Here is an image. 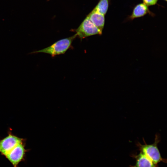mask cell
Masks as SVG:
<instances>
[{
  "label": "cell",
  "mask_w": 167,
  "mask_h": 167,
  "mask_svg": "<svg viewBox=\"0 0 167 167\" xmlns=\"http://www.w3.org/2000/svg\"><path fill=\"white\" fill-rule=\"evenodd\" d=\"M77 36L75 34L71 36L60 40L49 47L29 54L42 53L49 54L52 57L64 54L70 48L73 41Z\"/></svg>",
  "instance_id": "cell-1"
},
{
  "label": "cell",
  "mask_w": 167,
  "mask_h": 167,
  "mask_svg": "<svg viewBox=\"0 0 167 167\" xmlns=\"http://www.w3.org/2000/svg\"><path fill=\"white\" fill-rule=\"evenodd\" d=\"M143 141V144L139 143L137 144V146L140 152L144 154L156 164L158 165L160 162L166 163V159L162 157L158 147L160 140L157 135L156 136L155 141L153 143L147 144L144 140Z\"/></svg>",
  "instance_id": "cell-2"
},
{
  "label": "cell",
  "mask_w": 167,
  "mask_h": 167,
  "mask_svg": "<svg viewBox=\"0 0 167 167\" xmlns=\"http://www.w3.org/2000/svg\"><path fill=\"white\" fill-rule=\"evenodd\" d=\"M25 142L18 144L5 156L13 167H18L19 164L25 159L28 151L25 148Z\"/></svg>",
  "instance_id": "cell-3"
},
{
  "label": "cell",
  "mask_w": 167,
  "mask_h": 167,
  "mask_svg": "<svg viewBox=\"0 0 167 167\" xmlns=\"http://www.w3.org/2000/svg\"><path fill=\"white\" fill-rule=\"evenodd\" d=\"M26 140L13 134L11 130L8 131V135L0 139V153L5 156L19 143Z\"/></svg>",
  "instance_id": "cell-4"
},
{
  "label": "cell",
  "mask_w": 167,
  "mask_h": 167,
  "mask_svg": "<svg viewBox=\"0 0 167 167\" xmlns=\"http://www.w3.org/2000/svg\"><path fill=\"white\" fill-rule=\"evenodd\" d=\"M77 36L82 40L93 35L102 34V32L97 28L87 17L76 29Z\"/></svg>",
  "instance_id": "cell-5"
},
{
  "label": "cell",
  "mask_w": 167,
  "mask_h": 167,
  "mask_svg": "<svg viewBox=\"0 0 167 167\" xmlns=\"http://www.w3.org/2000/svg\"><path fill=\"white\" fill-rule=\"evenodd\" d=\"M135 160L134 165L130 167H158V165L154 163L144 154L140 152L138 154H132L131 156Z\"/></svg>",
  "instance_id": "cell-6"
},
{
  "label": "cell",
  "mask_w": 167,
  "mask_h": 167,
  "mask_svg": "<svg viewBox=\"0 0 167 167\" xmlns=\"http://www.w3.org/2000/svg\"><path fill=\"white\" fill-rule=\"evenodd\" d=\"M87 17L97 28L102 32L105 24V15L93 10Z\"/></svg>",
  "instance_id": "cell-7"
},
{
  "label": "cell",
  "mask_w": 167,
  "mask_h": 167,
  "mask_svg": "<svg viewBox=\"0 0 167 167\" xmlns=\"http://www.w3.org/2000/svg\"><path fill=\"white\" fill-rule=\"evenodd\" d=\"M148 6L143 3L137 5L133 9V11L129 18L133 20L136 18L144 16L147 14L151 13Z\"/></svg>",
  "instance_id": "cell-8"
},
{
  "label": "cell",
  "mask_w": 167,
  "mask_h": 167,
  "mask_svg": "<svg viewBox=\"0 0 167 167\" xmlns=\"http://www.w3.org/2000/svg\"><path fill=\"white\" fill-rule=\"evenodd\" d=\"M109 6V0H100L93 10L105 15Z\"/></svg>",
  "instance_id": "cell-9"
},
{
  "label": "cell",
  "mask_w": 167,
  "mask_h": 167,
  "mask_svg": "<svg viewBox=\"0 0 167 167\" xmlns=\"http://www.w3.org/2000/svg\"><path fill=\"white\" fill-rule=\"evenodd\" d=\"M143 3L147 6H152L156 4L158 0H142Z\"/></svg>",
  "instance_id": "cell-10"
},
{
  "label": "cell",
  "mask_w": 167,
  "mask_h": 167,
  "mask_svg": "<svg viewBox=\"0 0 167 167\" xmlns=\"http://www.w3.org/2000/svg\"><path fill=\"white\" fill-rule=\"evenodd\" d=\"M165 0V1H166L167 0Z\"/></svg>",
  "instance_id": "cell-11"
}]
</instances>
